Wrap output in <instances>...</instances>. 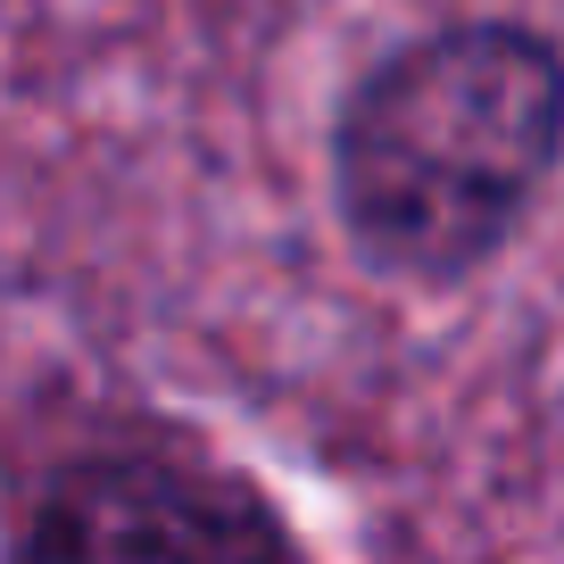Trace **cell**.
<instances>
[{
	"mask_svg": "<svg viewBox=\"0 0 564 564\" xmlns=\"http://www.w3.org/2000/svg\"><path fill=\"white\" fill-rule=\"evenodd\" d=\"M564 192V34L531 9H441L382 34L324 108V208L382 291H465Z\"/></svg>",
	"mask_w": 564,
	"mask_h": 564,
	"instance_id": "1",
	"label": "cell"
},
{
	"mask_svg": "<svg viewBox=\"0 0 564 564\" xmlns=\"http://www.w3.org/2000/svg\"><path fill=\"white\" fill-rule=\"evenodd\" d=\"M9 556H291L307 531L258 474L183 423H108L67 441L0 523Z\"/></svg>",
	"mask_w": 564,
	"mask_h": 564,
	"instance_id": "2",
	"label": "cell"
}]
</instances>
